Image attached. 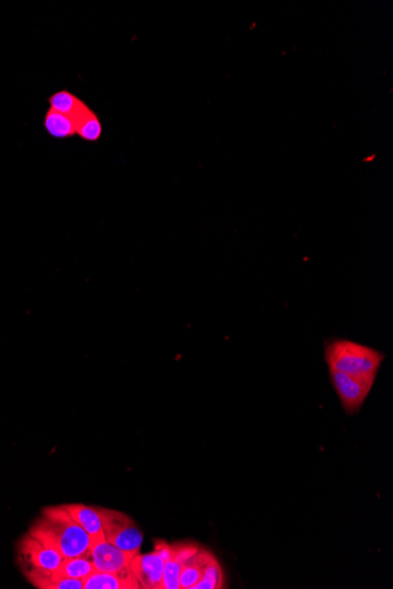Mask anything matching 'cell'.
<instances>
[{"label":"cell","mask_w":393,"mask_h":589,"mask_svg":"<svg viewBox=\"0 0 393 589\" xmlns=\"http://www.w3.org/2000/svg\"><path fill=\"white\" fill-rule=\"evenodd\" d=\"M72 519L92 538V540L103 537V520L98 508L82 504L64 505Z\"/></svg>","instance_id":"9c48e42d"},{"label":"cell","mask_w":393,"mask_h":589,"mask_svg":"<svg viewBox=\"0 0 393 589\" xmlns=\"http://www.w3.org/2000/svg\"><path fill=\"white\" fill-rule=\"evenodd\" d=\"M164 567L165 560L157 551L150 554H137L131 562V570L139 588L163 589Z\"/></svg>","instance_id":"52a82bcc"},{"label":"cell","mask_w":393,"mask_h":589,"mask_svg":"<svg viewBox=\"0 0 393 589\" xmlns=\"http://www.w3.org/2000/svg\"><path fill=\"white\" fill-rule=\"evenodd\" d=\"M384 359L385 356L380 350L345 339L327 342L326 347L329 370L353 377H377Z\"/></svg>","instance_id":"7a4b0ae2"},{"label":"cell","mask_w":393,"mask_h":589,"mask_svg":"<svg viewBox=\"0 0 393 589\" xmlns=\"http://www.w3.org/2000/svg\"><path fill=\"white\" fill-rule=\"evenodd\" d=\"M180 572L182 565L176 558L165 562L163 573V589H180Z\"/></svg>","instance_id":"2e32d148"},{"label":"cell","mask_w":393,"mask_h":589,"mask_svg":"<svg viewBox=\"0 0 393 589\" xmlns=\"http://www.w3.org/2000/svg\"><path fill=\"white\" fill-rule=\"evenodd\" d=\"M224 587V574L217 559L208 552L203 567V577L191 589H219Z\"/></svg>","instance_id":"5bb4252c"},{"label":"cell","mask_w":393,"mask_h":589,"mask_svg":"<svg viewBox=\"0 0 393 589\" xmlns=\"http://www.w3.org/2000/svg\"><path fill=\"white\" fill-rule=\"evenodd\" d=\"M20 558L28 579L38 588H46L63 562V555L51 546L28 534L20 544Z\"/></svg>","instance_id":"3957f363"},{"label":"cell","mask_w":393,"mask_h":589,"mask_svg":"<svg viewBox=\"0 0 393 589\" xmlns=\"http://www.w3.org/2000/svg\"><path fill=\"white\" fill-rule=\"evenodd\" d=\"M207 554V551L200 549V552L193 558L184 563L182 572H180V589H191L201 579Z\"/></svg>","instance_id":"9a60e30c"},{"label":"cell","mask_w":393,"mask_h":589,"mask_svg":"<svg viewBox=\"0 0 393 589\" xmlns=\"http://www.w3.org/2000/svg\"><path fill=\"white\" fill-rule=\"evenodd\" d=\"M49 104L51 110L70 115L75 121H77L90 108L84 100L79 98L75 93L67 91V90H61V91L53 93L49 98Z\"/></svg>","instance_id":"30bf717a"},{"label":"cell","mask_w":393,"mask_h":589,"mask_svg":"<svg viewBox=\"0 0 393 589\" xmlns=\"http://www.w3.org/2000/svg\"><path fill=\"white\" fill-rule=\"evenodd\" d=\"M44 128L46 132L56 139H68L77 135V124L75 119L51 108L46 112Z\"/></svg>","instance_id":"8fae6325"},{"label":"cell","mask_w":393,"mask_h":589,"mask_svg":"<svg viewBox=\"0 0 393 589\" xmlns=\"http://www.w3.org/2000/svg\"><path fill=\"white\" fill-rule=\"evenodd\" d=\"M133 589L139 588L131 567L122 573L95 572L83 579V589Z\"/></svg>","instance_id":"ba28073f"},{"label":"cell","mask_w":393,"mask_h":589,"mask_svg":"<svg viewBox=\"0 0 393 589\" xmlns=\"http://www.w3.org/2000/svg\"><path fill=\"white\" fill-rule=\"evenodd\" d=\"M75 124H77V135L75 136H78L82 140L88 143H96L102 138V122L91 107L75 121Z\"/></svg>","instance_id":"4fadbf2b"},{"label":"cell","mask_w":393,"mask_h":589,"mask_svg":"<svg viewBox=\"0 0 393 589\" xmlns=\"http://www.w3.org/2000/svg\"><path fill=\"white\" fill-rule=\"evenodd\" d=\"M95 570L91 556L89 554L78 556V558L64 559L53 576L83 580Z\"/></svg>","instance_id":"7c38bea8"},{"label":"cell","mask_w":393,"mask_h":589,"mask_svg":"<svg viewBox=\"0 0 393 589\" xmlns=\"http://www.w3.org/2000/svg\"><path fill=\"white\" fill-rule=\"evenodd\" d=\"M329 371L331 382L346 413L351 415L359 412L377 377H353L342 372Z\"/></svg>","instance_id":"5b68a950"},{"label":"cell","mask_w":393,"mask_h":589,"mask_svg":"<svg viewBox=\"0 0 393 589\" xmlns=\"http://www.w3.org/2000/svg\"><path fill=\"white\" fill-rule=\"evenodd\" d=\"M45 589H83V580L53 576Z\"/></svg>","instance_id":"e0dca14e"},{"label":"cell","mask_w":393,"mask_h":589,"mask_svg":"<svg viewBox=\"0 0 393 589\" xmlns=\"http://www.w3.org/2000/svg\"><path fill=\"white\" fill-rule=\"evenodd\" d=\"M103 520V534L106 541L129 554H139L144 536L129 515L114 509L98 508Z\"/></svg>","instance_id":"277c9868"},{"label":"cell","mask_w":393,"mask_h":589,"mask_svg":"<svg viewBox=\"0 0 393 589\" xmlns=\"http://www.w3.org/2000/svg\"><path fill=\"white\" fill-rule=\"evenodd\" d=\"M90 556H91L95 569L98 572L119 574L131 567L132 559L135 555L129 554V553L115 547L114 545L106 541L103 536L98 539L92 540Z\"/></svg>","instance_id":"8992f818"},{"label":"cell","mask_w":393,"mask_h":589,"mask_svg":"<svg viewBox=\"0 0 393 589\" xmlns=\"http://www.w3.org/2000/svg\"><path fill=\"white\" fill-rule=\"evenodd\" d=\"M28 534L57 549L64 559L89 555L92 545V538L72 519L64 505L46 508Z\"/></svg>","instance_id":"6da1fadb"}]
</instances>
